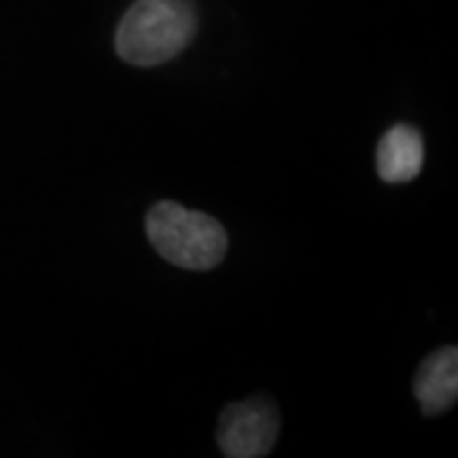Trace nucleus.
<instances>
[{
    "mask_svg": "<svg viewBox=\"0 0 458 458\" xmlns=\"http://www.w3.org/2000/svg\"><path fill=\"white\" fill-rule=\"evenodd\" d=\"M280 430L278 410L267 400L232 403L222 410L216 443L229 458H262L276 445Z\"/></svg>",
    "mask_w": 458,
    "mask_h": 458,
    "instance_id": "nucleus-3",
    "label": "nucleus"
},
{
    "mask_svg": "<svg viewBox=\"0 0 458 458\" xmlns=\"http://www.w3.org/2000/svg\"><path fill=\"white\" fill-rule=\"evenodd\" d=\"M153 250L183 270H212L227 255V232L204 212L176 201H158L146 216Z\"/></svg>",
    "mask_w": 458,
    "mask_h": 458,
    "instance_id": "nucleus-2",
    "label": "nucleus"
},
{
    "mask_svg": "<svg viewBox=\"0 0 458 458\" xmlns=\"http://www.w3.org/2000/svg\"><path fill=\"white\" fill-rule=\"evenodd\" d=\"M426 164L423 135L412 125H394L377 146V174L387 183H408Z\"/></svg>",
    "mask_w": 458,
    "mask_h": 458,
    "instance_id": "nucleus-5",
    "label": "nucleus"
},
{
    "mask_svg": "<svg viewBox=\"0 0 458 458\" xmlns=\"http://www.w3.org/2000/svg\"><path fill=\"white\" fill-rule=\"evenodd\" d=\"M415 397L426 415H441L454 408L458 397V349L443 346L433 352L418 369L412 382Z\"/></svg>",
    "mask_w": 458,
    "mask_h": 458,
    "instance_id": "nucleus-4",
    "label": "nucleus"
},
{
    "mask_svg": "<svg viewBox=\"0 0 458 458\" xmlns=\"http://www.w3.org/2000/svg\"><path fill=\"white\" fill-rule=\"evenodd\" d=\"M194 33V0H135L117 26L114 51L132 66H158L179 56Z\"/></svg>",
    "mask_w": 458,
    "mask_h": 458,
    "instance_id": "nucleus-1",
    "label": "nucleus"
}]
</instances>
